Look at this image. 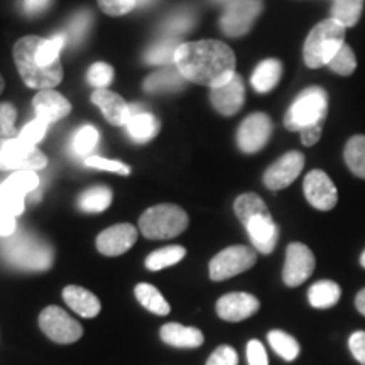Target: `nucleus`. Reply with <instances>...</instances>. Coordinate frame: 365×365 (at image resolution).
Listing matches in <instances>:
<instances>
[{
    "label": "nucleus",
    "mask_w": 365,
    "mask_h": 365,
    "mask_svg": "<svg viewBox=\"0 0 365 365\" xmlns=\"http://www.w3.org/2000/svg\"><path fill=\"white\" fill-rule=\"evenodd\" d=\"M38 186L39 178L34 171L12 173V175L0 185V207L7 210V212L14 217L22 215L26 207V195L34 191Z\"/></svg>",
    "instance_id": "f8f14e48"
},
{
    "label": "nucleus",
    "mask_w": 365,
    "mask_h": 365,
    "mask_svg": "<svg viewBox=\"0 0 365 365\" xmlns=\"http://www.w3.org/2000/svg\"><path fill=\"white\" fill-rule=\"evenodd\" d=\"M328 68L333 73L340 76H350L357 70V58H355L354 49L349 44H344L340 48V51L333 56V59L328 63Z\"/></svg>",
    "instance_id": "c9c22d12"
},
{
    "label": "nucleus",
    "mask_w": 365,
    "mask_h": 365,
    "mask_svg": "<svg viewBox=\"0 0 365 365\" xmlns=\"http://www.w3.org/2000/svg\"><path fill=\"white\" fill-rule=\"evenodd\" d=\"M33 107L38 118H41L48 125L61 120V118H65L71 112L70 100L54 90L38 91L33 98Z\"/></svg>",
    "instance_id": "aec40b11"
},
{
    "label": "nucleus",
    "mask_w": 365,
    "mask_h": 365,
    "mask_svg": "<svg viewBox=\"0 0 365 365\" xmlns=\"http://www.w3.org/2000/svg\"><path fill=\"white\" fill-rule=\"evenodd\" d=\"M112 203V191L107 186H93L88 188L85 193H81L78 198V207L86 213H100L107 210Z\"/></svg>",
    "instance_id": "7c9ffc66"
},
{
    "label": "nucleus",
    "mask_w": 365,
    "mask_h": 365,
    "mask_svg": "<svg viewBox=\"0 0 365 365\" xmlns=\"http://www.w3.org/2000/svg\"><path fill=\"white\" fill-rule=\"evenodd\" d=\"M328 113V95L319 86H309L294 98L284 115V127L299 132L301 143L312 148L319 140Z\"/></svg>",
    "instance_id": "7ed1b4c3"
},
{
    "label": "nucleus",
    "mask_w": 365,
    "mask_h": 365,
    "mask_svg": "<svg viewBox=\"0 0 365 365\" xmlns=\"http://www.w3.org/2000/svg\"><path fill=\"white\" fill-rule=\"evenodd\" d=\"M235 215L247 228L255 250L261 254H271L279 239V227L272 220L267 205L255 193H244L234 203Z\"/></svg>",
    "instance_id": "20e7f679"
},
{
    "label": "nucleus",
    "mask_w": 365,
    "mask_h": 365,
    "mask_svg": "<svg viewBox=\"0 0 365 365\" xmlns=\"http://www.w3.org/2000/svg\"><path fill=\"white\" fill-rule=\"evenodd\" d=\"M360 264H362V267L365 269V250L362 252V255H360Z\"/></svg>",
    "instance_id": "864d4df0"
},
{
    "label": "nucleus",
    "mask_w": 365,
    "mask_h": 365,
    "mask_svg": "<svg viewBox=\"0 0 365 365\" xmlns=\"http://www.w3.org/2000/svg\"><path fill=\"white\" fill-rule=\"evenodd\" d=\"M364 2L365 0H333L330 11L331 19H335L345 29L357 26L364 12Z\"/></svg>",
    "instance_id": "c756f323"
},
{
    "label": "nucleus",
    "mask_w": 365,
    "mask_h": 365,
    "mask_svg": "<svg viewBox=\"0 0 365 365\" xmlns=\"http://www.w3.org/2000/svg\"><path fill=\"white\" fill-rule=\"evenodd\" d=\"M91 102L102 110L103 117L107 118L108 124L115 127L127 125V122H129V118L132 115V108L129 107V103H127L120 95L113 93L110 90H95L93 93H91Z\"/></svg>",
    "instance_id": "412c9836"
},
{
    "label": "nucleus",
    "mask_w": 365,
    "mask_h": 365,
    "mask_svg": "<svg viewBox=\"0 0 365 365\" xmlns=\"http://www.w3.org/2000/svg\"><path fill=\"white\" fill-rule=\"evenodd\" d=\"M65 33L46 39L41 36H24L14 44V63L21 78L29 88L53 90L63 80L61 51L66 48Z\"/></svg>",
    "instance_id": "f257e3e1"
},
{
    "label": "nucleus",
    "mask_w": 365,
    "mask_h": 365,
    "mask_svg": "<svg viewBox=\"0 0 365 365\" xmlns=\"http://www.w3.org/2000/svg\"><path fill=\"white\" fill-rule=\"evenodd\" d=\"M185 78L181 76V73L178 71V68H164L153 75H149V78L144 81V90L149 93H164V91H176L181 90L185 86Z\"/></svg>",
    "instance_id": "a878e982"
},
{
    "label": "nucleus",
    "mask_w": 365,
    "mask_h": 365,
    "mask_svg": "<svg viewBox=\"0 0 365 365\" xmlns=\"http://www.w3.org/2000/svg\"><path fill=\"white\" fill-rule=\"evenodd\" d=\"M63 299L73 312L83 318H95L102 309L100 299L88 289L80 286H66L63 289Z\"/></svg>",
    "instance_id": "5701e85b"
},
{
    "label": "nucleus",
    "mask_w": 365,
    "mask_h": 365,
    "mask_svg": "<svg viewBox=\"0 0 365 365\" xmlns=\"http://www.w3.org/2000/svg\"><path fill=\"white\" fill-rule=\"evenodd\" d=\"M349 349L359 364L365 365V331H355L349 339Z\"/></svg>",
    "instance_id": "49530a36"
},
{
    "label": "nucleus",
    "mask_w": 365,
    "mask_h": 365,
    "mask_svg": "<svg viewBox=\"0 0 365 365\" xmlns=\"http://www.w3.org/2000/svg\"><path fill=\"white\" fill-rule=\"evenodd\" d=\"M91 19H93V14L90 11H80L71 17L70 22H68L66 29L63 31L68 39V44L78 46L81 41L88 36Z\"/></svg>",
    "instance_id": "f704fd0d"
},
{
    "label": "nucleus",
    "mask_w": 365,
    "mask_h": 365,
    "mask_svg": "<svg viewBox=\"0 0 365 365\" xmlns=\"http://www.w3.org/2000/svg\"><path fill=\"white\" fill-rule=\"evenodd\" d=\"M257 262V254L247 245H232L223 249L210 261V277L212 281H225L230 277L249 271Z\"/></svg>",
    "instance_id": "9d476101"
},
{
    "label": "nucleus",
    "mask_w": 365,
    "mask_h": 365,
    "mask_svg": "<svg viewBox=\"0 0 365 365\" xmlns=\"http://www.w3.org/2000/svg\"><path fill=\"white\" fill-rule=\"evenodd\" d=\"M161 340L176 349H198L203 345L205 336L202 330L193 327H185L181 323H166L161 327Z\"/></svg>",
    "instance_id": "4be33fe9"
},
{
    "label": "nucleus",
    "mask_w": 365,
    "mask_h": 365,
    "mask_svg": "<svg viewBox=\"0 0 365 365\" xmlns=\"http://www.w3.org/2000/svg\"><path fill=\"white\" fill-rule=\"evenodd\" d=\"M344 159L352 175L365 180V135L357 134L346 140Z\"/></svg>",
    "instance_id": "c85d7f7f"
},
{
    "label": "nucleus",
    "mask_w": 365,
    "mask_h": 365,
    "mask_svg": "<svg viewBox=\"0 0 365 365\" xmlns=\"http://www.w3.org/2000/svg\"><path fill=\"white\" fill-rule=\"evenodd\" d=\"M207 365H239V355L232 346L222 345L210 355Z\"/></svg>",
    "instance_id": "c03bdc74"
},
{
    "label": "nucleus",
    "mask_w": 365,
    "mask_h": 365,
    "mask_svg": "<svg viewBox=\"0 0 365 365\" xmlns=\"http://www.w3.org/2000/svg\"><path fill=\"white\" fill-rule=\"evenodd\" d=\"M345 27L339 24L335 19H331V17L318 22L309 31L308 38L304 41L303 58L307 66L313 68V70L328 66V63L345 44Z\"/></svg>",
    "instance_id": "423d86ee"
},
{
    "label": "nucleus",
    "mask_w": 365,
    "mask_h": 365,
    "mask_svg": "<svg viewBox=\"0 0 365 365\" xmlns=\"http://www.w3.org/2000/svg\"><path fill=\"white\" fill-rule=\"evenodd\" d=\"M137 240V230L130 223H118L105 228L97 237V249L107 257H117L125 254Z\"/></svg>",
    "instance_id": "f3484780"
},
{
    "label": "nucleus",
    "mask_w": 365,
    "mask_h": 365,
    "mask_svg": "<svg viewBox=\"0 0 365 365\" xmlns=\"http://www.w3.org/2000/svg\"><path fill=\"white\" fill-rule=\"evenodd\" d=\"M153 2V0H137V6H149V4Z\"/></svg>",
    "instance_id": "3c124183"
},
{
    "label": "nucleus",
    "mask_w": 365,
    "mask_h": 365,
    "mask_svg": "<svg viewBox=\"0 0 365 365\" xmlns=\"http://www.w3.org/2000/svg\"><path fill=\"white\" fill-rule=\"evenodd\" d=\"M218 2H222V0H218ZM227 2H228V0H227Z\"/></svg>",
    "instance_id": "5fc2aeb1"
},
{
    "label": "nucleus",
    "mask_w": 365,
    "mask_h": 365,
    "mask_svg": "<svg viewBox=\"0 0 365 365\" xmlns=\"http://www.w3.org/2000/svg\"><path fill=\"white\" fill-rule=\"evenodd\" d=\"M139 228L145 239H175L188 228V215L178 205L163 203L145 210L139 220Z\"/></svg>",
    "instance_id": "0eeeda50"
},
{
    "label": "nucleus",
    "mask_w": 365,
    "mask_h": 365,
    "mask_svg": "<svg viewBox=\"0 0 365 365\" xmlns=\"http://www.w3.org/2000/svg\"><path fill=\"white\" fill-rule=\"evenodd\" d=\"M210 100H212L213 108L220 113V115L232 117L240 112L245 102V88L242 76L237 75L228 83L218 86L210 91Z\"/></svg>",
    "instance_id": "6ab92c4d"
},
{
    "label": "nucleus",
    "mask_w": 365,
    "mask_h": 365,
    "mask_svg": "<svg viewBox=\"0 0 365 365\" xmlns=\"http://www.w3.org/2000/svg\"><path fill=\"white\" fill-rule=\"evenodd\" d=\"M249 365H269L266 349L259 340H250L247 344Z\"/></svg>",
    "instance_id": "a18cd8bd"
},
{
    "label": "nucleus",
    "mask_w": 365,
    "mask_h": 365,
    "mask_svg": "<svg viewBox=\"0 0 365 365\" xmlns=\"http://www.w3.org/2000/svg\"><path fill=\"white\" fill-rule=\"evenodd\" d=\"M304 168V156L299 150H291L271 164L264 173V185L269 190H284L301 175Z\"/></svg>",
    "instance_id": "dca6fc26"
},
{
    "label": "nucleus",
    "mask_w": 365,
    "mask_h": 365,
    "mask_svg": "<svg viewBox=\"0 0 365 365\" xmlns=\"http://www.w3.org/2000/svg\"><path fill=\"white\" fill-rule=\"evenodd\" d=\"M100 139L98 130L95 129L93 125H83L81 129L75 134V139H73V149L78 156H90V153L97 148Z\"/></svg>",
    "instance_id": "e433bc0d"
},
{
    "label": "nucleus",
    "mask_w": 365,
    "mask_h": 365,
    "mask_svg": "<svg viewBox=\"0 0 365 365\" xmlns=\"http://www.w3.org/2000/svg\"><path fill=\"white\" fill-rule=\"evenodd\" d=\"M86 78H88V83L91 86H95L97 90L107 88L113 80V68L110 65H107V63L98 61L90 66L88 76H86Z\"/></svg>",
    "instance_id": "ea45409f"
},
{
    "label": "nucleus",
    "mask_w": 365,
    "mask_h": 365,
    "mask_svg": "<svg viewBox=\"0 0 365 365\" xmlns=\"http://www.w3.org/2000/svg\"><path fill=\"white\" fill-rule=\"evenodd\" d=\"M355 307H357L359 312L365 317V287L362 291H359L357 298H355Z\"/></svg>",
    "instance_id": "8fccbe9b"
},
{
    "label": "nucleus",
    "mask_w": 365,
    "mask_h": 365,
    "mask_svg": "<svg viewBox=\"0 0 365 365\" xmlns=\"http://www.w3.org/2000/svg\"><path fill=\"white\" fill-rule=\"evenodd\" d=\"M259 308V299L249 293H228L217 301V314L230 323L244 322L254 317Z\"/></svg>",
    "instance_id": "a211bd4d"
},
{
    "label": "nucleus",
    "mask_w": 365,
    "mask_h": 365,
    "mask_svg": "<svg viewBox=\"0 0 365 365\" xmlns=\"http://www.w3.org/2000/svg\"><path fill=\"white\" fill-rule=\"evenodd\" d=\"M281 76L282 65L279 59H264L254 70L252 76H250V83L259 93H269L279 83Z\"/></svg>",
    "instance_id": "393cba45"
},
{
    "label": "nucleus",
    "mask_w": 365,
    "mask_h": 365,
    "mask_svg": "<svg viewBox=\"0 0 365 365\" xmlns=\"http://www.w3.org/2000/svg\"><path fill=\"white\" fill-rule=\"evenodd\" d=\"M48 166V158L33 144L19 137L0 139V171H39Z\"/></svg>",
    "instance_id": "6e6552de"
},
{
    "label": "nucleus",
    "mask_w": 365,
    "mask_h": 365,
    "mask_svg": "<svg viewBox=\"0 0 365 365\" xmlns=\"http://www.w3.org/2000/svg\"><path fill=\"white\" fill-rule=\"evenodd\" d=\"M304 196L308 203L319 212H330L339 203V191L330 176L322 170L309 171L303 182Z\"/></svg>",
    "instance_id": "2eb2a0df"
},
{
    "label": "nucleus",
    "mask_w": 365,
    "mask_h": 365,
    "mask_svg": "<svg viewBox=\"0 0 365 365\" xmlns=\"http://www.w3.org/2000/svg\"><path fill=\"white\" fill-rule=\"evenodd\" d=\"M39 328L49 340L61 345L75 344L83 335V328L80 323L59 307H48L41 312Z\"/></svg>",
    "instance_id": "9b49d317"
},
{
    "label": "nucleus",
    "mask_w": 365,
    "mask_h": 365,
    "mask_svg": "<svg viewBox=\"0 0 365 365\" xmlns=\"http://www.w3.org/2000/svg\"><path fill=\"white\" fill-rule=\"evenodd\" d=\"M127 134H129L135 143H149L150 139L158 135L159 120L153 113L135 108L127 122Z\"/></svg>",
    "instance_id": "b1692460"
},
{
    "label": "nucleus",
    "mask_w": 365,
    "mask_h": 365,
    "mask_svg": "<svg viewBox=\"0 0 365 365\" xmlns=\"http://www.w3.org/2000/svg\"><path fill=\"white\" fill-rule=\"evenodd\" d=\"M269 345L272 346V350L279 357H282L286 362H293L298 359L299 355V344L296 341L294 336H291L289 333L281 331V330H272L267 335Z\"/></svg>",
    "instance_id": "72a5a7b5"
},
{
    "label": "nucleus",
    "mask_w": 365,
    "mask_h": 365,
    "mask_svg": "<svg viewBox=\"0 0 365 365\" xmlns=\"http://www.w3.org/2000/svg\"><path fill=\"white\" fill-rule=\"evenodd\" d=\"M195 26V16L190 11H181L170 17V21L164 24V31H166L170 38L180 39L181 34H185L186 31H190Z\"/></svg>",
    "instance_id": "4c0bfd02"
},
{
    "label": "nucleus",
    "mask_w": 365,
    "mask_h": 365,
    "mask_svg": "<svg viewBox=\"0 0 365 365\" xmlns=\"http://www.w3.org/2000/svg\"><path fill=\"white\" fill-rule=\"evenodd\" d=\"M341 289L336 282L323 279L314 282L308 291V301L313 308L317 309H328L335 307L340 301Z\"/></svg>",
    "instance_id": "bb28decb"
},
{
    "label": "nucleus",
    "mask_w": 365,
    "mask_h": 365,
    "mask_svg": "<svg viewBox=\"0 0 365 365\" xmlns=\"http://www.w3.org/2000/svg\"><path fill=\"white\" fill-rule=\"evenodd\" d=\"M4 86H6V81H4V76L0 75V93L4 91Z\"/></svg>",
    "instance_id": "603ef678"
},
{
    "label": "nucleus",
    "mask_w": 365,
    "mask_h": 365,
    "mask_svg": "<svg viewBox=\"0 0 365 365\" xmlns=\"http://www.w3.org/2000/svg\"><path fill=\"white\" fill-rule=\"evenodd\" d=\"M53 0H21L22 4V12L29 17L41 16V14L46 12L51 6Z\"/></svg>",
    "instance_id": "de8ad7c7"
},
{
    "label": "nucleus",
    "mask_w": 365,
    "mask_h": 365,
    "mask_svg": "<svg viewBox=\"0 0 365 365\" xmlns=\"http://www.w3.org/2000/svg\"><path fill=\"white\" fill-rule=\"evenodd\" d=\"M85 164H86V166H90V168H95V170L117 173V175H122V176H129L130 175V168L127 166V164L120 163V161H112V159H105V158H100V156L86 158Z\"/></svg>",
    "instance_id": "a19ab883"
},
{
    "label": "nucleus",
    "mask_w": 365,
    "mask_h": 365,
    "mask_svg": "<svg viewBox=\"0 0 365 365\" xmlns=\"http://www.w3.org/2000/svg\"><path fill=\"white\" fill-rule=\"evenodd\" d=\"M186 255V249L181 245H170V247H163L159 250H154L145 259V267L149 271H161L164 267L175 266L180 261H182Z\"/></svg>",
    "instance_id": "2f4dec72"
},
{
    "label": "nucleus",
    "mask_w": 365,
    "mask_h": 365,
    "mask_svg": "<svg viewBox=\"0 0 365 365\" xmlns=\"http://www.w3.org/2000/svg\"><path fill=\"white\" fill-rule=\"evenodd\" d=\"M97 2L102 12L112 17L125 16L137 6V0H97Z\"/></svg>",
    "instance_id": "79ce46f5"
},
{
    "label": "nucleus",
    "mask_w": 365,
    "mask_h": 365,
    "mask_svg": "<svg viewBox=\"0 0 365 365\" xmlns=\"http://www.w3.org/2000/svg\"><path fill=\"white\" fill-rule=\"evenodd\" d=\"M272 135V120L267 113L257 112L245 117L237 130V144L245 154L259 153Z\"/></svg>",
    "instance_id": "ddd939ff"
},
{
    "label": "nucleus",
    "mask_w": 365,
    "mask_h": 365,
    "mask_svg": "<svg viewBox=\"0 0 365 365\" xmlns=\"http://www.w3.org/2000/svg\"><path fill=\"white\" fill-rule=\"evenodd\" d=\"M264 0H228L220 17V29L230 38H242L261 16Z\"/></svg>",
    "instance_id": "1a4fd4ad"
},
{
    "label": "nucleus",
    "mask_w": 365,
    "mask_h": 365,
    "mask_svg": "<svg viewBox=\"0 0 365 365\" xmlns=\"http://www.w3.org/2000/svg\"><path fill=\"white\" fill-rule=\"evenodd\" d=\"M16 217L11 215L7 210L0 207V237L7 239V237H12L16 234Z\"/></svg>",
    "instance_id": "09e8293b"
},
{
    "label": "nucleus",
    "mask_w": 365,
    "mask_h": 365,
    "mask_svg": "<svg viewBox=\"0 0 365 365\" xmlns=\"http://www.w3.org/2000/svg\"><path fill=\"white\" fill-rule=\"evenodd\" d=\"M16 118L17 108L12 103H0V139H14L16 137Z\"/></svg>",
    "instance_id": "58836bf2"
},
{
    "label": "nucleus",
    "mask_w": 365,
    "mask_h": 365,
    "mask_svg": "<svg viewBox=\"0 0 365 365\" xmlns=\"http://www.w3.org/2000/svg\"><path fill=\"white\" fill-rule=\"evenodd\" d=\"M178 46H180V41L178 38H164L158 41L153 48H149V51L145 53V63L148 65H175V54Z\"/></svg>",
    "instance_id": "473e14b6"
},
{
    "label": "nucleus",
    "mask_w": 365,
    "mask_h": 365,
    "mask_svg": "<svg viewBox=\"0 0 365 365\" xmlns=\"http://www.w3.org/2000/svg\"><path fill=\"white\" fill-rule=\"evenodd\" d=\"M317 266L314 255L308 245L293 242L286 249V262L282 269V281L286 286L296 287L309 279Z\"/></svg>",
    "instance_id": "4468645a"
},
{
    "label": "nucleus",
    "mask_w": 365,
    "mask_h": 365,
    "mask_svg": "<svg viewBox=\"0 0 365 365\" xmlns=\"http://www.w3.org/2000/svg\"><path fill=\"white\" fill-rule=\"evenodd\" d=\"M134 294L137 301H139L143 307L148 309V312L159 314V317H166L170 314L171 307L164 296L159 293L158 287H154L153 284H148V282H140V284L135 286Z\"/></svg>",
    "instance_id": "cd10ccee"
},
{
    "label": "nucleus",
    "mask_w": 365,
    "mask_h": 365,
    "mask_svg": "<svg viewBox=\"0 0 365 365\" xmlns=\"http://www.w3.org/2000/svg\"><path fill=\"white\" fill-rule=\"evenodd\" d=\"M4 257L22 271H48L53 266V249L33 234H14L4 244Z\"/></svg>",
    "instance_id": "39448f33"
},
{
    "label": "nucleus",
    "mask_w": 365,
    "mask_h": 365,
    "mask_svg": "<svg viewBox=\"0 0 365 365\" xmlns=\"http://www.w3.org/2000/svg\"><path fill=\"white\" fill-rule=\"evenodd\" d=\"M175 66L185 80L213 90L235 76V54L222 41H193L178 46Z\"/></svg>",
    "instance_id": "f03ea898"
},
{
    "label": "nucleus",
    "mask_w": 365,
    "mask_h": 365,
    "mask_svg": "<svg viewBox=\"0 0 365 365\" xmlns=\"http://www.w3.org/2000/svg\"><path fill=\"white\" fill-rule=\"evenodd\" d=\"M46 129H48V124H46V122L41 120V118H34L33 122H29V124L21 130V134L17 137L27 144L36 145L46 135Z\"/></svg>",
    "instance_id": "37998d69"
}]
</instances>
